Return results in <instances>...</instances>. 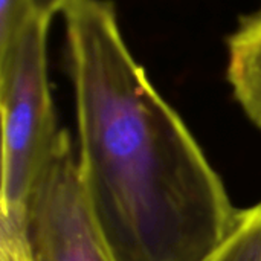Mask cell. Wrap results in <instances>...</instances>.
Here are the masks:
<instances>
[{"label": "cell", "mask_w": 261, "mask_h": 261, "mask_svg": "<svg viewBox=\"0 0 261 261\" xmlns=\"http://www.w3.org/2000/svg\"><path fill=\"white\" fill-rule=\"evenodd\" d=\"M203 261H261V202L239 210L226 239Z\"/></svg>", "instance_id": "obj_5"}, {"label": "cell", "mask_w": 261, "mask_h": 261, "mask_svg": "<svg viewBox=\"0 0 261 261\" xmlns=\"http://www.w3.org/2000/svg\"><path fill=\"white\" fill-rule=\"evenodd\" d=\"M24 223L35 261H113L84 202L69 133L28 202Z\"/></svg>", "instance_id": "obj_3"}, {"label": "cell", "mask_w": 261, "mask_h": 261, "mask_svg": "<svg viewBox=\"0 0 261 261\" xmlns=\"http://www.w3.org/2000/svg\"><path fill=\"white\" fill-rule=\"evenodd\" d=\"M226 81L246 118L261 130V6L226 37Z\"/></svg>", "instance_id": "obj_4"}, {"label": "cell", "mask_w": 261, "mask_h": 261, "mask_svg": "<svg viewBox=\"0 0 261 261\" xmlns=\"http://www.w3.org/2000/svg\"><path fill=\"white\" fill-rule=\"evenodd\" d=\"M50 20L32 17L0 57V216H26L28 202L66 130L58 127L47 69Z\"/></svg>", "instance_id": "obj_2"}, {"label": "cell", "mask_w": 261, "mask_h": 261, "mask_svg": "<svg viewBox=\"0 0 261 261\" xmlns=\"http://www.w3.org/2000/svg\"><path fill=\"white\" fill-rule=\"evenodd\" d=\"M26 216H0V261H35L26 236Z\"/></svg>", "instance_id": "obj_6"}, {"label": "cell", "mask_w": 261, "mask_h": 261, "mask_svg": "<svg viewBox=\"0 0 261 261\" xmlns=\"http://www.w3.org/2000/svg\"><path fill=\"white\" fill-rule=\"evenodd\" d=\"M70 2L72 0H29V6L35 17L52 20L57 14H61Z\"/></svg>", "instance_id": "obj_8"}, {"label": "cell", "mask_w": 261, "mask_h": 261, "mask_svg": "<svg viewBox=\"0 0 261 261\" xmlns=\"http://www.w3.org/2000/svg\"><path fill=\"white\" fill-rule=\"evenodd\" d=\"M32 17L29 0H0V57L11 49Z\"/></svg>", "instance_id": "obj_7"}, {"label": "cell", "mask_w": 261, "mask_h": 261, "mask_svg": "<svg viewBox=\"0 0 261 261\" xmlns=\"http://www.w3.org/2000/svg\"><path fill=\"white\" fill-rule=\"evenodd\" d=\"M64 20L78 179L113 261H203L239 210L180 115L132 54L113 0H72Z\"/></svg>", "instance_id": "obj_1"}]
</instances>
